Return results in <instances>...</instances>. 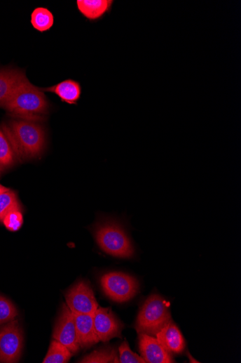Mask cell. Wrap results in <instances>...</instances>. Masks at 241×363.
<instances>
[{
	"label": "cell",
	"instance_id": "6da1fadb",
	"mask_svg": "<svg viewBox=\"0 0 241 363\" xmlns=\"http://www.w3.org/2000/svg\"><path fill=\"white\" fill-rule=\"evenodd\" d=\"M10 114L19 119L39 122L49 109V103L42 91L33 85L26 77L13 90L11 95L2 103Z\"/></svg>",
	"mask_w": 241,
	"mask_h": 363
},
{
	"label": "cell",
	"instance_id": "7a4b0ae2",
	"mask_svg": "<svg viewBox=\"0 0 241 363\" xmlns=\"http://www.w3.org/2000/svg\"><path fill=\"white\" fill-rule=\"evenodd\" d=\"M17 158L33 159L39 157L46 144V133L41 125L28 120L12 121L4 126Z\"/></svg>",
	"mask_w": 241,
	"mask_h": 363
},
{
	"label": "cell",
	"instance_id": "3957f363",
	"mask_svg": "<svg viewBox=\"0 0 241 363\" xmlns=\"http://www.w3.org/2000/svg\"><path fill=\"white\" fill-rule=\"evenodd\" d=\"M96 242L105 253L118 258L130 259L135 249L124 226L113 220H103L93 228Z\"/></svg>",
	"mask_w": 241,
	"mask_h": 363
},
{
	"label": "cell",
	"instance_id": "277c9868",
	"mask_svg": "<svg viewBox=\"0 0 241 363\" xmlns=\"http://www.w3.org/2000/svg\"><path fill=\"white\" fill-rule=\"evenodd\" d=\"M171 321L170 304L159 294L153 293L141 308L137 317L136 329L138 334L156 336L165 324Z\"/></svg>",
	"mask_w": 241,
	"mask_h": 363
},
{
	"label": "cell",
	"instance_id": "5b68a950",
	"mask_svg": "<svg viewBox=\"0 0 241 363\" xmlns=\"http://www.w3.org/2000/svg\"><path fill=\"white\" fill-rule=\"evenodd\" d=\"M102 288L111 301L122 303L132 300L139 290L137 280L123 272H110L101 279Z\"/></svg>",
	"mask_w": 241,
	"mask_h": 363
},
{
	"label": "cell",
	"instance_id": "8992f818",
	"mask_svg": "<svg viewBox=\"0 0 241 363\" xmlns=\"http://www.w3.org/2000/svg\"><path fill=\"white\" fill-rule=\"evenodd\" d=\"M22 348V330L18 321H12L0 330V362H18Z\"/></svg>",
	"mask_w": 241,
	"mask_h": 363
},
{
	"label": "cell",
	"instance_id": "52a82bcc",
	"mask_svg": "<svg viewBox=\"0 0 241 363\" xmlns=\"http://www.w3.org/2000/svg\"><path fill=\"white\" fill-rule=\"evenodd\" d=\"M67 305L71 312L93 314L99 307L90 284L81 281L65 293Z\"/></svg>",
	"mask_w": 241,
	"mask_h": 363
},
{
	"label": "cell",
	"instance_id": "ba28073f",
	"mask_svg": "<svg viewBox=\"0 0 241 363\" xmlns=\"http://www.w3.org/2000/svg\"><path fill=\"white\" fill-rule=\"evenodd\" d=\"M53 338L67 347L72 354L77 353L81 347L74 313L67 304H63L53 331Z\"/></svg>",
	"mask_w": 241,
	"mask_h": 363
},
{
	"label": "cell",
	"instance_id": "9c48e42d",
	"mask_svg": "<svg viewBox=\"0 0 241 363\" xmlns=\"http://www.w3.org/2000/svg\"><path fill=\"white\" fill-rule=\"evenodd\" d=\"M92 316L95 331L100 341L106 343L113 338L122 337L124 325L117 319L110 308L99 307Z\"/></svg>",
	"mask_w": 241,
	"mask_h": 363
},
{
	"label": "cell",
	"instance_id": "30bf717a",
	"mask_svg": "<svg viewBox=\"0 0 241 363\" xmlns=\"http://www.w3.org/2000/svg\"><path fill=\"white\" fill-rule=\"evenodd\" d=\"M139 347L142 357L149 363H173L171 353L167 351L153 336L140 333Z\"/></svg>",
	"mask_w": 241,
	"mask_h": 363
},
{
	"label": "cell",
	"instance_id": "8fae6325",
	"mask_svg": "<svg viewBox=\"0 0 241 363\" xmlns=\"http://www.w3.org/2000/svg\"><path fill=\"white\" fill-rule=\"evenodd\" d=\"M156 336L160 345L170 353L181 354L184 352V338L172 321L165 324Z\"/></svg>",
	"mask_w": 241,
	"mask_h": 363
},
{
	"label": "cell",
	"instance_id": "7c38bea8",
	"mask_svg": "<svg viewBox=\"0 0 241 363\" xmlns=\"http://www.w3.org/2000/svg\"><path fill=\"white\" fill-rule=\"evenodd\" d=\"M78 343L81 348H89L98 344L100 339L96 334L93 324V314L74 312Z\"/></svg>",
	"mask_w": 241,
	"mask_h": 363
},
{
	"label": "cell",
	"instance_id": "4fadbf2b",
	"mask_svg": "<svg viewBox=\"0 0 241 363\" xmlns=\"http://www.w3.org/2000/svg\"><path fill=\"white\" fill-rule=\"evenodd\" d=\"M43 92L53 93L62 102L76 105L82 94V87L79 82L67 79L53 86L42 89Z\"/></svg>",
	"mask_w": 241,
	"mask_h": 363
},
{
	"label": "cell",
	"instance_id": "5bb4252c",
	"mask_svg": "<svg viewBox=\"0 0 241 363\" xmlns=\"http://www.w3.org/2000/svg\"><path fill=\"white\" fill-rule=\"evenodd\" d=\"M113 4V0H78L80 13L90 21L102 18L109 13Z\"/></svg>",
	"mask_w": 241,
	"mask_h": 363
},
{
	"label": "cell",
	"instance_id": "9a60e30c",
	"mask_svg": "<svg viewBox=\"0 0 241 363\" xmlns=\"http://www.w3.org/2000/svg\"><path fill=\"white\" fill-rule=\"evenodd\" d=\"M26 77L25 74L18 70H0V103H2L15 86Z\"/></svg>",
	"mask_w": 241,
	"mask_h": 363
},
{
	"label": "cell",
	"instance_id": "2e32d148",
	"mask_svg": "<svg viewBox=\"0 0 241 363\" xmlns=\"http://www.w3.org/2000/svg\"><path fill=\"white\" fill-rule=\"evenodd\" d=\"M17 156L4 129H0V173L13 166Z\"/></svg>",
	"mask_w": 241,
	"mask_h": 363
},
{
	"label": "cell",
	"instance_id": "e0dca14e",
	"mask_svg": "<svg viewBox=\"0 0 241 363\" xmlns=\"http://www.w3.org/2000/svg\"><path fill=\"white\" fill-rule=\"evenodd\" d=\"M54 15L47 8H37L32 14V25L40 32L49 31L54 25Z\"/></svg>",
	"mask_w": 241,
	"mask_h": 363
},
{
	"label": "cell",
	"instance_id": "ac0fdd59",
	"mask_svg": "<svg viewBox=\"0 0 241 363\" xmlns=\"http://www.w3.org/2000/svg\"><path fill=\"white\" fill-rule=\"evenodd\" d=\"M72 352L64 345L53 339L43 363H66L71 357Z\"/></svg>",
	"mask_w": 241,
	"mask_h": 363
},
{
	"label": "cell",
	"instance_id": "d6986e66",
	"mask_svg": "<svg viewBox=\"0 0 241 363\" xmlns=\"http://www.w3.org/2000/svg\"><path fill=\"white\" fill-rule=\"evenodd\" d=\"M81 363H118V356L116 351L111 348H105L95 350L84 357Z\"/></svg>",
	"mask_w": 241,
	"mask_h": 363
},
{
	"label": "cell",
	"instance_id": "ffe728a7",
	"mask_svg": "<svg viewBox=\"0 0 241 363\" xmlns=\"http://www.w3.org/2000/svg\"><path fill=\"white\" fill-rule=\"evenodd\" d=\"M14 211H20V204L15 192L8 189L0 194V221Z\"/></svg>",
	"mask_w": 241,
	"mask_h": 363
},
{
	"label": "cell",
	"instance_id": "44dd1931",
	"mask_svg": "<svg viewBox=\"0 0 241 363\" xmlns=\"http://www.w3.org/2000/svg\"><path fill=\"white\" fill-rule=\"evenodd\" d=\"M18 310L14 304L0 295V326L14 320Z\"/></svg>",
	"mask_w": 241,
	"mask_h": 363
},
{
	"label": "cell",
	"instance_id": "7402d4cb",
	"mask_svg": "<svg viewBox=\"0 0 241 363\" xmlns=\"http://www.w3.org/2000/svg\"><path fill=\"white\" fill-rule=\"evenodd\" d=\"M118 352V362L120 363H146L142 357L131 350L127 341L120 345Z\"/></svg>",
	"mask_w": 241,
	"mask_h": 363
},
{
	"label": "cell",
	"instance_id": "603a6c76",
	"mask_svg": "<svg viewBox=\"0 0 241 363\" xmlns=\"http://www.w3.org/2000/svg\"><path fill=\"white\" fill-rule=\"evenodd\" d=\"M3 223L9 231L17 232L23 223L22 214L20 211H12L4 218Z\"/></svg>",
	"mask_w": 241,
	"mask_h": 363
},
{
	"label": "cell",
	"instance_id": "cb8c5ba5",
	"mask_svg": "<svg viewBox=\"0 0 241 363\" xmlns=\"http://www.w3.org/2000/svg\"><path fill=\"white\" fill-rule=\"evenodd\" d=\"M8 188L3 186L2 185H0V194L4 192L5 191L8 190Z\"/></svg>",
	"mask_w": 241,
	"mask_h": 363
}]
</instances>
